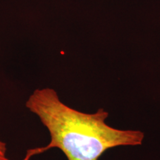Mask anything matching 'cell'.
Here are the masks:
<instances>
[{
    "mask_svg": "<svg viewBox=\"0 0 160 160\" xmlns=\"http://www.w3.org/2000/svg\"><path fill=\"white\" fill-rule=\"evenodd\" d=\"M7 153V144L0 138V160H10Z\"/></svg>",
    "mask_w": 160,
    "mask_h": 160,
    "instance_id": "2",
    "label": "cell"
},
{
    "mask_svg": "<svg viewBox=\"0 0 160 160\" xmlns=\"http://www.w3.org/2000/svg\"><path fill=\"white\" fill-rule=\"evenodd\" d=\"M25 107L47 128L51 140L46 146L28 150L23 160L52 148L62 151L68 160H98L113 148L141 145L145 137L142 131L109 126L105 122L109 114L103 108L93 113L72 108L50 88L34 90Z\"/></svg>",
    "mask_w": 160,
    "mask_h": 160,
    "instance_id": "1",
    "label": "cell"
}]
</instances>
